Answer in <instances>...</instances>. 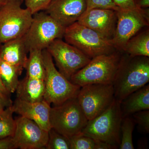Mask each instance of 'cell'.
<instances>
[{"label":"cell","mask_w":149,"mask_h":149,"mask_svg":"<svg viewBox=\"0 0 149 149\" xmlns=\"http://www.w3.org/2000/svg\"><path fill=\"white\" fill-rule=\"evenodd\" d=\"M77 97L81 109L88 120L100 114L115 100L111 84H92L80 88Z\"/></svg>","instance_id":"10"},{"label":"cell","mask_w":149,"mask_h":149,"mask_svg":"<svg viewBox=\"0 0 149 149\" xmlns=\"http://www.w3.org/2000/svg\"><path fill=\"white\" fill-rule=\"evenodd\" d=\"M116 11L117 24L111 40L115 48L122 52L128 40L143 27L149 26V8H119Z\"/></svg>","instance_id":"9"},{"label":"cell","mask_w":149,"mask_h":149,"mask_svg":"<svg viewBox=\"0 0 149 149\" xmlns=\"http://www.w3.org/2000/svg\"><path fill=\"white\" fill-rule=\"evenodd\" d=\"M28 52L22 37L3 43L0 49L2 60L20 68H24Z\"/></svg>","instance_id":"16"},{"label":"cell","mask_w":149,"mask_h":149,"mask_svg":"<svg viewBox=\"0 0 149 149\" xmlns=\"http://www.w3.org/2000/svg\"><path fill=\"white\" fill-rule=\"evenodd\" d=\"M50 105L45 100L30 103L17 98L12 106L14 112L35 121L41 128L49 131L51 128L49 119Z\"/></svg>","instance_id":"15"},{"label":"cell","mask_w":149,"mask_h":149,"mask_svg":"<svg viewBox=\"0 0 149 149\" xmlns=\"http://www.w3.org/2000/svg\"><path fill=\"white\" fill-rule=\"evenodd\" d=\"M120 52L117 50L91 59L71 76L70 81L80 87L92 84H113L121 60Z\"/></svg>","instance_id":"3"},{"label":"cell","mask_w":149,"mask_h":149,"mask_svg":"<svg viewBox=\"0 0 149 149\" xmlns=\"http://www.w3.org/2000/svg\"><path fill=\"white\" fill-rule=\"evenodd\" d=\"M134 119L130 116L123 118L120 126V149H134L133 142V133L135 128Z\"/></svg>","instance_id":"24"},{"label":"cell","mask_w":149,"mask_h":149,"mask_svg":"<svg viewBox=\"0 0 149 149\" xmlns=\"http://www.w3.org/2000/svg\"><path fill=\"white\" fill-rule=\"evenodd\" d=\"M49 119L51 128L69 139L81 133L88 121L77 97L51 107Z\"/></svg>","instance_id":"5"},{"label":"cell","mask_w":149,"mask_h":149,"mask_svg":"<svg viewBox=\"0 0 149 149\" xmlns=\"http://www.w3.org/2000/svg\"><path fill=\"white\" fill-rule=\"evenodd\" d=\"M123 118L141 111L149 109V85L131 93L120 103Z\"/></svg>","instance_id":"18"},{"label":"cell","mask_w":149,"mask_h":149,"mask_svg":"<svg viewBox=\"0 0 149 149\" xmlns=\"http://www.w3.org/2000/svg\"><path fill=\"white\" fill-rule=\"evenodd\" d=\"M87 8L86 0H52L44 11L66 27L78 21Z\"/></svg>","instance_id":"14"},{"label":"cell","mask_w":149,"mask_h":149,"mask_svg":"<svg viewBox=\"0 0 149 149\" xmlns=\"http://www.w3.org/2000/svg\"><path fill=\"white\" fill-rule=\"evenodd\" d=\"M70 149H114L111 145L97 141L82 133L69 139Z\"/></svg>","instance_id":"22"},{"label":"cell","mask_w":149,"mask_h":149,"mask_svg":"<svg viewBox=\"0 0 149 149\" xmlns=\"http://www.w3.org/2000/svg\"><path fill=\"white\" fill-rule=\"evenodd\" d=\"M13 103L10 98L7 97L0 94V113L6 108L12 105Z\"/></svg>","instance_id":"31"},{"label":"cell","mask_w":149,"mask_h":149,"mask_svg":"<svg viewBox=\"0 0 149 149\" xmlns=\"http://www.w3.org/2000/svg\"><path fill=\"white\" fill-rule=\"evenodd\" d=\"M86 10L93 8L109 9L117 10L119 8L113 1V0H86Z\"/></svg>","instance_id":"27"},{"label":"cell","mask_w":149,"mask_h":149,"mask_svg":"<svg viewBox=\"0 0 149 149\" xmlns=\"http://www.w3.org/2000/svg\"><path fill=\"white\" fill-rule=\"evenodd\" d=\"M52 0H25L26 8L34 14L36 13L45 10Z\"/></svg>","instance_id":"28"},{"label":"cell","mask_w":149,"mask_h":149,"mask_svg":"<svg viewBox=\"0 0 149 149\" xmlns=\"http://www.w3.org/2000/svg\"><path fill=\"white\" fill-rule=\"evenodd\" d=\"M122 52L132 56L149 57V29L135 35L128 40Z\"/></svg>","instance_id":"19"},{"label":"cell","mask_w":149,"mask_h":149,"mask_svg":"<svg viewBox=\"0 0 149 149\" xmlns=\"http://www.w3.org/2000/svg\"><path fill=\"white\" fill-rule=\"evenodd\" d=\"M120 103L121 102L115 99L106 110L88 120L81 133L111 145L116 149L119 148L123 119Z\"/></svg>","instance_id":"2"},{"label":"cell","mask_w":149,"mask_h":149,"mask_svg":"<svg viewBox=\"0 0 149 149\" xmlns=\"http://www.w3.org/2000/svg\"><path fill=\"white\" fill-rule=\"evenodd\" d=\"M15 128L12 139L16 148L45 149L48 131L33 120L22 116L15 119Z\"/></svg>","instance_id":"12"},{"label":"cell","mask_w":149,"mask_h":149,"mask_svg":"<svg viewBox=\"0 0 149 149\" xmlns=\"http://www.w3.org/2000/svg\"><path fill=\"white\" fill-rule=\"evenodd\" d=\"M21 1H25V0H21Z\"/></svg>","instance_id":"35"},{"label":"cell","mask_w":149,"mask_h":149,"mask_svg":"<svg viewBox=\"0 0 149 149\" xmlns=\"http://www.w3.org/2000/svg\"><path fill=\"white\" fill-rule=\"evenodd\" d=\"M45 91V80L26 75L19 80L15 92L17 98L28 102L35 103L44 100Z\"/></svg>","instance_id":"17"},{"label":"cell","mask_w":149,"mask_h":149,"mask_svg":"<svg viewBox=\"0 0 149 149\" xmlns=\"http://www.w3.org/2000/svg\"><path fill=\"white\" fill-rule=\"evenodd\" d=\"M42 54L46 71L44 100L50 104L58 105L77 97L81 87L71 83L57 70L46 49L43 50Z\"/></svg>","instance_id":"8"},{"label":"cell","mask_w":149,"mask_h":149,"mask_svg":"<svg viewBox=\"0 0 149 149\" xmlns=\"http://www.w3.org/2000/svg\"><path fill=\"white\" fill-rule=\"evenodd\" d=\"M63 38L66 42L79 49L91 59L117 51L111 40L77 21L65 27Z\"/></svg>","instance_id":"4"},{"label":"cell","mask_w":149,"mask_h":149,"mask_svg":"<svg viewBox=\"0 0 149 149\" xmlns=\"http://www.w3.org/2000/svg\"><path fill=\"white\" fill-rule=\"evenodd\" d=\"M21 0H8L0 7V42L22 38L29 29L33 14L29 9L22 8Z\"/></svg>","instance_id":"6"},{"label":"cell","mask_w":149,"mask_h":149,"mask_svg":"<svg viewBox=\"0 0 149 149\" xmlns=\"http://www.w3.org/2000/svg\"><path fill=\"white\" fill-rule=\"evenodd\" d=\"M23 69L0 60V77L2 83L8 93L16 91Z\"/></svg>","instance_id":"20"},{"label":"cell","mask_w":149,"mask_h":149,"mask_svg":"<svg viewBox=\"0 0 149 149\" xmlns=\"http://www.w3.org/2000/svg\"><path fill=\"white\" fill-rule=\"evenodd\" d=\"M49 137L45 149H70L69 139L51 128L48 131Z\"/></svg>","instance_id":"25"},{"label":"cell","mask_w":149,"mask_h":149,"mask_svg":"<svg viewBox=\"0 0 149 149\" xmlns=\"http://www.w3.org/2000/svg\"><path fill=\"white\" fill-rule=\"evenodd\" d=\"M117 21L116 11L103 8L86 10L77 21L110 40L114 36Z\"/></svg>","instance_id":"13"},{"label":"cell","mask_w":149,"mask_h":149,"mask_svg":"<svg viewBox=\"0 0 149 149\" xmlns=\"http://www.w3.org/2000/svg\"><path fill=\"white\" fill-rule=\"evenodd\" d=\"M17 149L14 143L12 137L0 139V149Z\"/></svg>","instance_id":"30"},{"label":"cell","mask_w":149,"mask_h":149,"mask_svg":"<svg viewBox=\"0 0 149 149\" xmlns=\"http://www.w3.org/2000/svg\"><path fill=\"white\" fill-rule=\"evenodd\" d=\"M1 43L0 42V49H1ZM0 60H1V57H0ZM0 94L7 97L10 98V94L8 93V91H7L4 85H3L1 80V77H0Z\"/></svg>","instance_id":"33"},{"label":"cell","mask_w":149,"mask_h":149,"mask_svg":"<svg viewBox=\"0 0 149 149\" xmlns=\"http://www.w3.org/2000/svg\"><path fill=\"white\" fill-rule=\"evenodd\" d=\"M113 1L120 8H133L137 6L135 0H113Z\"/></svg>","instance_id":"29"},{"label":"cell","mask_w":149,"mask_h":149,"mask_svg":"<svg viewBox=\"0 0 149 149\" xmlns=\"http://www.w3.org/2000/svg\"><path fill=\"white\" fill-rule=\"evenodd\" d=\"M24 68L26 75L36 79L45 80V68L43 60L42 50L37 49L30 50Z\"/></svg>","instance_id":"21"},{"label":"cell","mask_w":149,"mask_h":149,"mask_svg":"<svg viewBox=\"0 0 149 149\" xmlns=\"http://www.w3.org/2000/svg\"><path fill=\"white\" fill-rule=\"evenodd\" d=\"M136 6L141 8H148L149 7V0H135Z\"/></svg>","instance_id":"32"},{"label":"cell","mask_w":149,"mask_h":149,"mask_svg":"<svg viewBox=\"0 0 149 149\" xmlns=\"http://www.w3.org/2000/svg\"><path fill=\"white\" fill-rule=\"evenodd\" d=\"M149 82V57L122 54L113 83L115 98L121 102Z\"/></svg>","instance_id":"1"},{"label":"cell","mask_w":149,"mask_h":149,"mask_svg":"<svg viewBox=\"0 0 149 149\" xmlns=\"http://www.w3.org/2000/svg\"><path fill=\"white\" fill-rule=\"evenodd\" d=\"M7 1L8 0H0V7L5 4Z\"/></svg>","instance_id":"34"},{"label":"cell","mask_w":149,"mask_h":149,"mask_svg":"<svg viewBox=\"0 0 149 149\" xmlns=\"http://www.w3.org/2000/svg\"><path fill=\"white\" fill-rule=\"evenodd\" d=\"M46 49L54 60L58 71L69 80L91 60L79 49L62 39L54 40Z\"/></svg>","instance_id":"11"},{"label":"cell","mask_w":149,"mask_h":149,"mask_svg":"<svg viewBox=\"0 0 149 149\" xmlns=\"http://www.w3.org/2000/svg\"><path fill=\"white\" fill-rule=\"evenodd\" d=\"M133 118L143 133H149V110L141 111L133 114Z\"/></svg>","instance_id":"26"},{"label":"cell","mask_w":149,"mask_h":149,"mask_svg":"<svg viewBox=\"0 0 149 149\" xmlns=\"http://www.w3.org/2000/svg\"><path fill=\"white\" fill-rule=\"evenodd\" d=\"M12 105L0 113V139L13 137L14 133L15 120L13 118L14 112Z\"/></svg>","instance_id":"23"},{"label":"cell","mask_w":149,"mask_h":149,"mask_svg":"<svg viewBox=\"0 0 149 149\" xmlns=\"http://www.w3.org/2000/svg\"><path fill=\"white\" fill-rule=\"evenodd\" d=\"M65 28L45 11L34 14L31 25L22 37L28 52L34 49L43 50L54 40L62 39Z\"/></svg>","instance_id":"7"}]
</instances>
